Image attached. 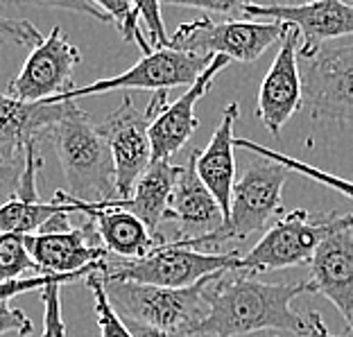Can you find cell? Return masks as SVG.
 Here are the masks:
<instances>
[{
  "instance_id": "2",
  "label": "cell",
  "mask_w": 353,
  "mask_h": 337,
  "mask_svg": "<svg viewBox=\"0 0 353 337\" xmlns=\"http://www.w3.org/2000/svg\"><path fill=\"white\" fill-rule=\"evenodd\" d=\"M52 143L68 195L82 204L109 206L116 202V165L98 125L75 104L66 118L52 127Z\"/></svg>"
},
{
  "instance_id": "31",
  "label": "cell",
  "mask_w": 353,
  "mask_h": 337,
  "mask_svg": "<svg viewBox=\"0 0 353 337\" xmlns=\"http://www.w3.org/2000/svg\"><path fill=\"white\" fill-rule=\"evenodd\" d=\"M48 283V276H32V278H21V280H14V283H5L0 285V301H12L14 296L19 294H26V292H34L43 290V285Z\"/></svg>"
},
{
  "instance_id": "10",
  "label": "cell",
  "mask_w": 353,
  "mask_h": 337,
  "mask_svg": "<svg viewBox=\"0 0 353 337\" xmlns=\"http://www.w3.org/2000/svg\"><path fill=\"white\" fill-rule=\"evenodd\" d=\"M211 61L213 57H204V54L176 50V48H163V50H154L152 54H143V59L130 70H125V73L75 88V91L63 95L57 102H77L79 98H86V95L134 91V88L136 91L159 93L170 91V88L176 86H192L199 79V75L211 66Z\"/></svg>"
},
{
  "instance_id": "19",
  "label": "cell",
  "mask_w": 353,
  "mask_h": 337,
  "mask_svg": "<svg viewBox=\"0 0 353 337\" xmlns=\"http://www.w3.org/2000/svg\"><path fill=\"white\" fill-rule=\"evenodd\" d=\"M240 107L236 102H231L229 107H224L222 118L215 132L208 141L204 150H192L195 154V170L202 179L204 186L211 190V195L218 199V204L224 213V220L229 215L231 208V195H234L236 186V136L234 127L238 123Z\"/></svg>"
},
{
  "instance_id": "16",
  "label": "cell",
  "mask_w": 353,
  "mask_h": 337,
  "mask_svg": "<svg viewBox=\"0 0 353 337\" xmlns=\"http://www.w3.org/2000/svg\"><path fill=\"white\" fill-rule=\"evenodd\" d=\"M229 66L227 57H213L211 66H208L199 79L188 91H183L181 98H176L159 114V118L150 127V143H152V161H172V156L179 152L190 136L197 130V116L195 104L204 98L211 88L215 75Z\"/></svg>"
},
{
  "instance_id": "22",
  "label": "cell",
  "mask_w": 353,
  "mask_h": 337,
  "mask_svg": "<svg viewBox=\"0 0 353 337\" xmlns=\"http://www.w3.org/2000/svg\"><path fill=\"white\" fill-rule=\"evenodd\" d=\"M236 145L250 150V152H256L259 156L270 159V161L283 163V165L290 167L292 172L308 176V179L317 181V183H324V186L338 190V192H342V195H347L349 199H353V181H347V179H342V176H335V174H328V172L319 170V167H315V165L299 161V159L285 156V154H281V152H274V150H270V147H263V145H259V143H254L250 139H236Z\"/></svg>"
},
{
  "instance_id": "7",
  "label": "cell",
  "mask_w": 353,
  "mask_h": 337,
  "mask_svg": "<svg viewBox=\"0 0 353 337\" xmlns=\"http://www.w3.org/2000/svg\"><path fill=\"white\" fill-rule=\"evenodd\" d=\"M168 91L152 93L145 107H139L130 93L111 114L100 123V132L107 141L116 165V188L120 199H130L136 183L152 163L150 127L168 107Z\"/></svg>"
},
{
  "instance_id": "23",
  "label": "cell",
  "mask_w": 353,
  "mask_h": 337,
  "mask_svg": "<svg viewBox=\"0 0 353 337\" xmlns=\"http://www.w3.org/2000/svg\"><path fill=\"white\" fill-rule=\"evenodd\" d=\"M104 269H107V261L100 269H93L86 276V285L91 287L93 301H95V317H98L100 337H134L130 326L125 324V319L118 315V310L111 306L107 290H104Z\"/></svg>"
},
{
  "instance_id": "18",
  "label": "cell",
  "mask_w": 353,
  "mask_h": 337,
  "mask_svg": "<svg viewBox=\"0 0 353 337\" xmlns=\"http://www.w3.org/2000/svg\"><path fill=\"white\" fill-rule=\"evenodd\" d=\"M310 283L315 294L333 303L353 333V231L326 238L310 261Z\"/></svg>"
},
{
  "instance_id": "25",
  "label": "cell",
  "mask_w": 353,
  "mask_h": 337,
  "mask_svg": "<svg viewBox=\"0 0 353 337\" xmlns=\"http://www.w3.org/2000/svg\"><path fill=\"white\" fill-rule=\"evenodd\" d=\"M100 269V267H98ZM88 274H48V283L39 292L43 303V333L41 337H66V324L61 317V287Z\"/></svg>"
},
{
  "instance_id": "12",
  "label": "cell",
  "mask_w": 353,
  "mask_h": 337,
  "mask_svg": "<svg viewBox=\"0 0 353 337\" xmlns=\"http://www.w3.org/2000/svg\"><path fill=\"white\" fill-rule=\"evenodd\" d=\"M247 19H268L299 32V57H310L319 48L353 37V5L340 0H319L306 5L245 3Z\"/></svg>"
},
{
  "instance_id": "33",
  "label": "cell",
  "mask_w": 353,
  "mask_h": 337,
  "mask_svg": "<svg viewBox=\"0 0 353 337\" xmlns=\"http://www.w3.org/2000/svg\"><path fill=\"white\" fill-rule=\"evenodd\" d=\"M308 319H310V324H312V337H340V335L328 333V328L324 326L322 315H319V312H310Z\"/></svg>"
},
{
  "instance_id": "5",
  "label": "cell",
  "mask_w": 353,
  "mask_h": 337,
  "mask_svg": "<svg viewBox=\"0 0 353 337\" xmlns=\"http://www.w3.org/2000/svg\"><path fill=\"white\" fill-rule=\"evenodd\" d=\"M220 276L222 274L208 276L202 283L183 287V290H168V287H154L134 283V280H116L104 276V290H107L111 306L127 322L190 337V331L206 312V285Z\"/></svg>"
},
{
  "instance_id": "1",
  "label": "cell",
  "mask_w": 353,
  "mask_h": 337,
  "mask_svg": "<svg viewBox=\"0 0 353 337\" xmlns=\"http://www.w3.org/2000/svg\"><path fill=\"white\" fill-rule=\"evenodd\" d=\"M303 292H315L310 280L263 283L243 272H234V276L222 274L206 285V312L190 331V337H240L259 331H288L312 337L310 319L292 310V299Z\"/></svg>"
},
{
  "instance_id": "15",
  "label": "cell",
  "mask_w": 353,
  "mask_h": 337,
  "mask_svg": "<svg viewBox=\"0 0 353 337\" xmlns=\"http://www.w3.org/2000/svg\"><path fill=\"white\" fill-rule=\"evenodd\" d=\"M77 102H21L0 93V161H14L26 156L32 143L52 134V127Z\"/></svg>"
},
{
  "instance_id": "29",
  "label": "cell",
  "mask_w": 353,
  "mask_h": 337,
  "mask_svg": "<svg viewBox=\"0 0 353 337\" xmlns=\"http://www.w3.org/2000/svg\"><path fill=\"white\" fill-rule=\"evenodd\" d=\"M7 333L28 337L34 333V324L21 308H14L12 301H0V335Z\"/></svg>"
},
{
  "instance_id": "6",
  "label": "cell",
  "mask_w": 353,
  "mask_h": 337,
  "mask_svg": "<svg viewBox=\"0 0 353 337\" xmlns=\"http://www.w3.org/2000/svg\"><path fill=\"white\" fill-rule=\"evenodd\" d=\"M243 254L238 249L227 254H206L174 243H163L141 261H111L107 258L104 276L116 280H134V283L183 290L202 283L204 278L238 272Z\"/></svg>"
},
{
  "instance_id": "9",
  "label": "cell",
  "mask_w": 353,
  "mask_h": 337,
  "mask_svg": "<svg viewBox=\"0 0 353 337\" xmlns=\"http://www.w3.org/2000/svg\"><path fill=\"white\" fill-rule=\"evenodd\" d=\"M303 109L315 120L353 123V37L299 57Z\"/></svg>"
},
{
  "instance_id": "28",
  "label": "cell",
  "mask_w": 353,
  "mask_h": 337,
  "mask_svg": "<svg viewBox=\"0 0 353 337\" xmlns=\"http://www.w3.org/2000/svg\"><path fill=\"white\" fill-rule=\"evenodd\" d=\"M139 5L141 21L145 23L152 50H163L172 45V37H168L163 19H161V3H136Z\"/></svg>"
},
{
  "instance_id": "4",
  "label": "cell",
  "mask_w": 353,
  "mask_h": 337,
  "mask_svg": "<svg viewBox=\"0 0 353 337\" xmlns=\"http://www.w3.org/2000/svg\"><path fill=\"white\" fill-rule=\"evenodd\" d=\"M340 231H353V213L310 215L303 208L285 213L265 231L252 252L243 254L238 272L256 276L261 272L310 265L324 240Z\"/></svg>"
},
{
  "instance_id": "24",
  "label": "cell",
  "mask_w": 353,
  "mask_h": 337,
  "mask_svg": "<svg viewBox=\"0 0 353 337\" xmlns=\"http://www.w3.org/2000/svg\"><path fill=\"white\" fill-rule=\"evenodd\" d=\"M26 272H37V263L28 249V236H0V285L21 280Z\"/></svg>"
},
{
  "instance_id": "20",
  "label": "cell",
  "mask_w": 353,
  "mask_h": 337,
  "mask_svg": "<svg viewBox=\"0 0 353 337\" xmlns=\"http://www.w3.org/2000/svg\"><path fill=\"white\" fill-rule=\"evenodd\" d=\"M181 170L183 165H176L172 161H152L136 183L132 197L116 199V202H111V208H123V211L134 213L136 218L145 222L152 234L159 236V227L165 220Z\"/></svg>"
},
{
  "instance_id": "14",
  "label": "cell",
  "mask_w": 353,
  "mask_h": 337,
  "mask_svg": "<svg viewBox=\"0 0 353 337\" xmlns=\"http://www.w3.org/2000/svg\"><path fill=\"white\" fill-rule=\"evenodd\" d=\"M303 107V82L299 70V32L288 25L281 48L265 73L259 91L256 116L272 136H281L283 125Z\"/></svg>"
},
{
  "instance_id": "30",
  "label": "cell",
  "mask_w": 353,
  "mask_h": 337,
  "mask_svg": "<svg viewBox=\"0 0 353 337\" xmlns=\"http://www.w3.org/2000/svg\"><path fill=\"white\" fill-rule=\"evenodd\" d=\"M26 167V156L14 161H0V208L7 206L19 192V183Z\"/></svg>"
},
{
  "instance_id": "17",
  "label": "cell",
  "mask_w": 353,
  "mask_h": 337,
  "mask_svg": "<svg viewBox=\"0 0 353 337\" xmlns=\"http://www.w3.org/2000/svg\"><path fill=\"white\" fill-rule=\"evenodd\" d=\"M163 222L176 224L174 240L202 238L218 231L224 224V213L218 199L211 195V190L204 186L195 170V154L192 152L179 174Z\"/></svg>"
},
{
  "instance_id": "27",
  "label": "cell",
  "mask_w": 353,
  "mask_h": 337,
  "mask_svg": "<svg viewBox=\"0 0 353 337\" xmlns=\"http://www.w3.org/2000/svg\"><path fill=\"white\" fill-rule=\"evenodd\" d=\"M43 34L39 32L30 21L26 19H3L0 16V41L3 43H14V45H23V48H34L43 41Z\"/></svg>"
},
{
  "instance_id": "3",
  "label": "cell",
  "mask_w": 353,
  "mask_h": 337,
  "mask_svg": "<svg viewBox=\"0 0 353 337\" xmlns=\"http://www.w3.org/2000/svg\"><path fill=\"white\" fill-rule=\"evenodd\" d=\"M292 170L283 163L270 161V159H256L247 165V170L238 176L231 208L224 224L213 234L195 240H172L179 247H218L229 240H247L254 234L268 231L281 218L283 208V186L290 179Z\"/></svg>"
},
{
  "instance_id": "32",
  "label": "cell",
  "mask_w": 353,
  "mask_h": 337,
  "mask_svg": "<svg viewBox=\"0 0 353 337\" xmlns=\"http://www.w3.org/2000/svg\"><path fill=\"white\" fill-rule=\"evenodd\" d=\"M125 324L130 326V331L134 337H188V335H179V333H168V331H159V328H152V326H143V324H136V322H127Z\"/></svg>"
},
{
  "instance_id": "11",
  "label": "cell",
  "mask_w": 353,
  "mask_h": 337,
  "mask_svg": "<svg viewBox=\"0 0 353 337\" xmlns=\"http://www.w3.org/2000/svg\"><path fill=\"white\" fill-rule=\"evenodd\" d=\"M82 61L79 50L54 25L41 43L30 52L10 86L7 95L21 102H57L75 91L73 70Z\"/></svg>"
},
{
  "instance_id": "26",
  "label": "cell",
  "mask_w": 353,
  "mask_h": 337,
  "mask_svg": "<svg viewBox=\"0 0 353 337\" xmlns=\"http://www.w3.org/2000/svg\"><path fill=\"white\" fill-rule=\"evenodd\" d=\"M98 5L104 12L111 16V21L116 23V28L120 30L125 41H134L139 43V48L145 54H152L150 41L145 39V34L141 32V14H139V5L136 3H125V0H98Z\"/></svg>"
},
{
  "instance_id": "8",
  "label": "cell",
  "mask_w": 353,
  "mask_h": 337,
  "mask_svg": "<svg viewBox=\"0 0 353 337\" xmlns=\"http://www.w3.org/2000/svg\"><path fill=\"white\" fill-rule=\"evenodd\" d=\"M288 25L274 21H215L213 16H197L181 23L172 37L176 50L204 57H227L229 61H256L270 45L283 41Z\"/></svg>"
},
{
  "instance_id": "13",
  "label": "cell",
  "mask_w": 353,
  "mask_h": 337,
  "mask_svg": "<svg viewBox=\"0 0 353 337\" xmlns=\"http://www.w3.org/2000/svg\"><path fill=\"white\" fill-rule=\"evenodd\" d=\"M28 249L41 276L91 274L109 258V252L100 243L93 215H86L79 227L66 231H37L28 236Z\"/></svg>"
},
{
  "instance_id": "21",
  "label": "cell",
  "mask_w": 353,
  "mask_h": 337,
  "mask_svg": "<svg viewBox=\"0 0 353 337\" xmlns=\"http://www.w3.org/2000/svg\"><path fill=\"white\" fill-rule=\"evenodd\" d=\"M93 222L102 247L118 261H141L165 243L161 236L152 234L145 222L123 208H104L93 215Z\"/></svg>"
},
{
  "instance_id": "34",
  "label": "cell",
  "mask_w": 353,
  "mask_h": 337,
  "mask_svg": "<svg viewBox=\"0 0 353 337\" xmlns=\"http://www.w3.org/2000/svg\"><path fill=\"white\" fill-rule=\"evenodd\" d=\"M0 50H3V41H0Z\"/></svg>"
}]
</instances>
